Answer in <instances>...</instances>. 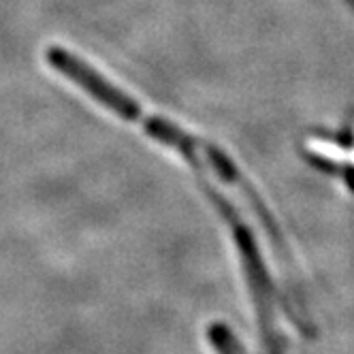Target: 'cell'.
Wrapping results in <instances>:
<instances>
[]
</instances>
